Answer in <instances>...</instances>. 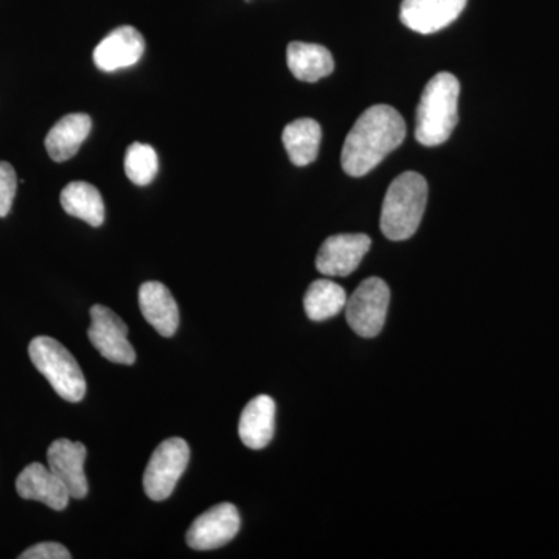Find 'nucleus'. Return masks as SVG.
<instances>
[{
    "mask_svg": "<svg viewBox=\"0 0 559 559\" xmlns=\"http://www.w3.org/2000/svg\"><path fill=\"white\" fill-rule=\"evenodd\" d=\"M389 304L390 289L384 280H364L345 305L348 325L360 337H377L384 329Z\"/></svg>",
    "mask_w": 559,
    "mask_h": 559,
    "instance_id": "6",
    "label": "nucleus"
},
{
    "mask_svg": "<svg viewBox=\"0 0 559 559\" xmlns=\"http://www.w3.org/2000/svg\"><path fill=\"white\" fill-rule=\"evenodd\" d=\"M28 355L33 366L50 382L55 392L69 403H80L86 395L87 384L79 362L61 342L38 336L31 342Z\"/></svg>",
    "mask_w": 559,
    "mask_h": 559,
    "instance_id": "4",
    "label": "nucleus"
},
{
    "mask_svg": "<svg viewBox=\"0 0 559 559\" xmlns=\"http://www.w3.org/2000/svg\"><path fill=\"white\" fill-rule=\"evenodd\" d=\"M91 320L87 336L103 358L121 366H132L138 355L128 341L127 323L103 305H94L91 308Z\"/></svg>",
    "mask_w": 559,
    "mask_h": 559,
    "instance_id": "7",
    "label": "nucleus"
},
{
    "mask_svg": "<svg viewBox=\"0 0 559 559\" xmlns=\"http://www.w3.org/2000/svg\"><path fill=\"white\" fill-rule=\"evenodd\" d=\"M86 457V447L80 441L68 439L55 440L47 451L49 468L66 485L70 498L84 499L90 492V485H87L86 474H84Z\"/></svg>",
    "mask_w": 559,
    "mask_h": 559,
    "instance_id": "11",
    "label": "nucleus"
},
{
    "mask_svg": "<svg viewBox=\"0 0 559 559\" xmlns=\"http://www.w3.org/2000/svg\"><path fill=\"white\" fill-rule=\"evenodd\" d=\"M17 176L9 162H0V218L9 215L16 197Z\"/></svg>",
    "mask_w": 559,
    "mask_h": 559,
    "instance_id": "22",
    "label": "nucleus"
},
{
    "mask_svg": "<svg viewBox=\"0 0 559 559\" xmlns=\"http://www.w3.org/2000/svg\"><path fill=\"white\" fill-rule=\"evenodd\" d=\"M16 491L22 499L46 503L51 510L68 507L70 495L60 477L40 463H31L16 479Z\"/></svg>",
    "mask_w": 559,
    "mask_h": 559,
    "instance_id": "13",
    "label": "nucleus"
},
{
    "mask_svg": "<svg viewBox=\"0 0 559 559\" xmlns=\"http://www.w3.org/2000/svg\"><path fill=\"white\" fill-rule=\"evenodd\" d=\"M466 2L468 0H403L400 20L411 31L432 35L457 20Z\"/></svg>",
    "mask_w": 559,
    "mask_h": 559,
    "instance_id": "10",
    "label": "nucleus"
},
{
    "mask_svg": "<svg viewBox=\"0 0 559 559\" xmlns=\"http://www.w3.org/2000/svg\"><path fill=\"white\" fill-rule=\"evenodd\" d=\"M241 527L240 513L229 502L218 503L202 513L187 532V544L194 550H215L229 544Z\"/></svg>",
    "mask_w": 559,
    "mask_h": 559,
    "instance_id": "8",
    "label": "nucleus"
},
{
    "mask_svg": "<svg viewBox=\"0 0 559 559\" xmlns=\"http://www.w3.org/2000/svg\"><path fill=\"white\" fill-rule=\"evenodd\" d=\"M62 209L73 218L86 221L92 227H100L105 223V202L100 191L83 180L70 182L61 191Z\"/></svg>",
    "mask_w": 559,
    "mask_h": 559,
    "instance_id": "18",
    "label": "nucleus"
},
{
    "mask_svg": "<svg viewBox=\"0 0 559 559\" xmlns=\"http://www.w3.org/2000/svg\"><path fill=\"white\" fill-rule=\"evenodd\" d=\"M145 39L142 33L131 25L116 28L95 47L94 62L103 72L131 68L138 64L145 53Z\"/></svg>",
    "mask_w": 559,
    "mask_h": 559,
    "instance_id": "12",
    "label": "nucleus"
},
{
    "mask_svg": "<svg viewBox=\"0 0 559 559\" xmlns=\"http://www.w3.org/2000/svg\"><path fill=\"white\" fill-rule=\"evenodd\" d=\"M347 300V294L337 283L326 278L316 280L305 294V312L314 322H322L340 314Z\"/></svg>",
    "mask_w": 559,
    "mask_h": 559,
    "instance_id": "20",
    "label": "nucleus"
},
{
    "mask_svg": "<svg viewBox=\"0 0 559 559\" xmlns=\"http://www.w3.org/2000/svg\"><path fill=\"white\" fill-rule=\"evenodd\" d=\"M369 235L342 234L326 238L316 259V267L326 277H347L358 270L360 261L369 252Z\"/></svg>",
    "mask_w": 559,
    "mask_h": 559,
    "instance_id": "9",
    "label": "nucleus"
},
{
    "mask_svg": "<svg viewBox=\"0 0 559 559\" xmlns=\"http://www.w3.org/2000/svg\"><path fill=\"white\" fill-rule=\"evenodd\" d=\"M283 145L289 160L297 167H307L319 156L322 128L312 119H299L283 130Z\"/></svg>",
    "mask_w": 559,
    "mask_h": 559,
    "instance_id": "19",
    "label": "nucleus"
},
{
    "mask_svg": "<svg viewBox=\"0 0 559 559\" xmlns=\"http://www.w3.org/2000/svg\"><path fill=\"white\" fill-rule=\"evenodd\" d=\"M288 68L297 80L316 83L325 79L334 70L333 55L319 44L290 43L288 46Z\"/></svg>",
    "mask_w": 559,
    "mask_h": 559,
    "instance_id": "17",
    "label": "nucleus"
},
{
    "mask_svg": "<svg viewBox=\"0 0 559 559\" xmlns=\"http://www.w3.org/2000/svg\"><path fill=\"white\" fill-rule=\"evenodd\" d=\"M21 559H70L72 555L58 543H40L20 555Z\"/></svg>",
    "mask_w": 559,
    "mask_h": 559,
    "instance_id": "23",
    "label": "nucleus"
},
{
    "mask_svg": "<svg viewBox=\"0 0 559 559\" xmlns=\"http://www.w3.org/2000/svg\"><path fill=\"white\" fill-rule=\"evenodd\" d=\"M428 182L415 171L403 173L385 193L381 212V230L390 241L414 237L425 215Z\"/></svg>",
    "mask_w": 559,
    "mask_h": 559,
    "instance_id": "3",
    "label": "nucleus"
},
{
    "mask_svg": "<svg viewBox=\"0 0 559 559\" xmlns=\"http://www.w3.org/2000/svg\"><path fill=\"white\" fill-rule=\"evenodd\" d=\"M91 130L92 120L87 114H69L62 117L46 138V148L51 160L72 159L79 153Z\"/></svg>",
    "mask_w": 559,
    "mask_h": 559,
    "instance_id": "16",
    "label": "nucleus"
},
{
    "mask_svg": "<svg viewBox=\"0 0 559 559\" xmlns=\"http://www.w3.org/2000/svg\"><path fill=\"white\" fill-rule=\"evenodd\" d=\"M406 121L388 105L371 106L360 114L342 148V168L352 178H362L399 148L406 138Z\"/></svg>",
    "mask_w": 559,
    "mask_h": 559,
    "instance_id": "1",
    "label": "nucleus"
},
{
    "mask_svg": "<svg viewBox=\"0 0 559 559\" xmlns=\"http://www.w3.org/2000/svg\"><path fill=\"white\" fill-rule=\"evenodd\" d=\"M275 428V401L260 395L249 401L242 411L238 433L250 450H263L271 443Z\"/></svg>",
    "mask_w": 559,
    "mask_h": 559,
    "instance_id": "15",
    "label": "nucleus"
},
{
    "mask_svg": "<svg viewBox=\"0 0 559 559\" xmlns=\"http://www.w3.org/2000/svg\"><path fill=\"white\" fill-rule=\"evenodd\" d=\"M159 171V159L153 146L146 143H132L124 156V173L132 183L139 187L148 186Z\"/></svg>",
    "mask_w": 559,
    "mask_h": 559,
    "instance_id": "21",
    "label": "nucleus"
},
{
    "mask_svg": "<svg viewBox=\"0 0 559 559\" xmlns=\"http://www.w3.org/2000/svg\"><path fill=\"white\" fill-rule=\"evenodd\" d=\"M460 83L452 73L441 72L429 80L417 109L415 139L425 146L450 140L459 123Z\"/></svg>",
    "mask_w": 559,
    "mask_h": 559,
    "instance_id": "2",
    "label": "nucleus"
},
{
    "mask_svg": "<svg viewBox=\"0 0 559 559\" xmlns=\"http://www.w3.org/2000/svg\"><path fill=\"white\" fill-rule=\"evenodd\" d=\"M189 462L190 447L186 440L173 437L162 441L151 455L143 474V488L146 496L154 502L170 498L180 477L186 473Z\"/></svg>",
    "mask_w": 559,
    "mask_h": 559,
    "instance_id": "5",
    "label": "nucleus"
},
{
    "mask_svg": "<svg viewBox=\"0 0 559 559\" xmlns=\"http://www.w3.org/2000/svg\"><path fill=\"white\" fill-rule=\"evenodd\" d=\"M139 307L160 336H175L179 329V308L167 286L159 282L143 283L139 289Z\"/></svg>",
    "mask_w": 559,
    "mask_h": 559,
    "instance_id": "14",
    "label": "nucleus"
}]
</instances>
